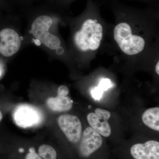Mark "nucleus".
I'll list each match as a JSON object with an SVG mask.
<instances>
[{"label": "nucleus", "instance_id": "1", "mask_svg": "<svg viewBox=\"0 0 159 159\" xmlns=\"http://www.w3.org/2000/svg\"><path fill=\"white\" fill-rule=\"evenodd\" d=\"M20 11L27 23L23 34L25 47L34 45L44 51L51 60L66 58V49L57 31L62 11L46 1Z\"/></svg>", "mask_w": 159, "mask_h": 159}, {"label": "nucleus", "instance_id": "2", "mask_svg": "<svg viewBox=\"0 0 159 159\" xmlns=\"http://www.w3.org/2000/svg\"><path fill=\"white\" fill-rule=\"evenodd\" d=\"M20 21L14 11L0 12V58L7 63L25 47Z\"/></svg>", "mask_w": 159, "mask_h": 159}, {"label": "nucleus", "instance_id": "3", "mask_svg": "<svg viewBox=\"0 0 159 159\" xmlns=\"http://www.w3.org/2000/svg\"><path fill=\"white\" fill-rule=\"evenodd\" d=\"M103 36L102 25L95 19L88 17L83 20L72 36L74 51L85 52L99 48Z\"/></svg>", "mask_w": 159, "mask_h": 159}, {"label": "nucleus", "instance_id": "4", "mask_svg": "<svg viewBox=\"0 0 159 159\" xmlns=\"http://www.w3.org/2000/svg\"><path fill=\"white\" fill-rule=\"evenodd\" d=\"M114 39L121 51L128 55L139 54L144 50L145 41L143 38L133 34L130 25L121 22L115 27Z\"/></svg>", "mask_w": 159, "mask_h": 159}, {"label": "nucleus", "instance_id": "5", "mask_svg": "<svg viewBox=\"0 0 159 159\" xmlns=\"http://www.w3.org/2000/svg\"><path fill=\"white\" fill-rule=\"evenodd\" d=\"M15 123L21 128L34 127L42 123L44 116L37 107L28 104L17 106L12 114Z\"/></svg>", "mask_w": 159, "mask_h": 159}, {"label": "nucleus", "instance_id": "6", "mask_svg": "<svg viewBox=\"0 0 159 159\" xmlns=\"http://www.w3.org/2000/svg\"><path fill=\"white\" fill-rule=\"evenodd\" d=\"M58 125L69 142L78 145L82 134V126L78 117L74 115H61L57 120Z\"/></svg>", "mask_w": 159, "mask_h": 159}, {"label": "nucleus", "instance_id": "7", "mask_svg": "<svg viewBox=\"0 0 159 159\" xmlns=\"http://www.w3.org/2000/svg\"><path fill=\"white\" fill-rule=\"evenodd\" d=\"M128 156L130 159H159V142L149 140L134 144L129 149Z\"/></svg>", "mask_w": 159, "mask_h": 159}, {"label": "nucleus", "instance_id": "8", "mask_svg": "<svg viewBox=\"0 0 159 159\" xmlns=\"http://www.w3.org/2000/svg\"><path fill=\"white\" fill-rule=\"evenodd\" d=\"M111 116V113L109 111L98 108L95 110V112L89 113L87 119L91 128L100 135L108 138L111 133L108 123Z\"/></svg>", "mask_w": 159, "mask_h": 159}, {"label": "nucleus", "instance_id": "9", "mask_svg": "<svg viewBox=\"0 0 159 159\" xmlns=\"http://www.w3.org/2000/svg\"><path fill=\"white\" fill-rule=\"evenodd\" d=\"M48 107L55 112L67 111L73 107V101L67 96L57 95L55 97H50L47 101Z\"/></svg>", "mask_w": 159, "mask_h": 159}, {"label": "nucleus", "instance_id": "10", "mask_svg": "<svg viewBox=\"0 0 159 159\" xmlns=\"http://www.w3.org/2000/svg\"><path fill=\"white\" fill-rule=\"evenodd\" d=\"M142 121L144 124L152 130L159 131V108L152 107L144 111L142 116Z\"/></svg>", "mask_w": 159, "mask_h": 159}, {"label": "nucleus", "instance_id": "11", "mask_svg": "<svg viewBox=\"0 0 159 159\" xmlns=\"http://www.w3.org/2000/svg\"><path fill=\"white\" fill-rule=\"evenodd\" d=\"M38 153L43 159H57V151L54 147L49 145H40L38 149Z\"/></svg>", "mask_w": 159, "mask_h": 159}, {"label": "nucleus", "instance_id": "12", "mask_svg": "<svg viewBox=\"0 0 159 159\" xmlns=\"http://www.w3.org/2000/svg\"><path fill=\"white\" fill-rule=\"evenodd\" d=\"M40 0H10L14 8L18 7L20 10L26 9L35 5V3Z\"/></svg>", "mask_w": 159, "mask_h": 159}, {"label": "nucleus", "instance_id": "13", "mask_svg": "<svg viewBox=\"0 0 159 159\" xmlns=\"http://www.w3.org/2000/svg\"><path fill=\"white\" fill-rule=\"evenodd\" d=\"M74 1L75 0H47L46 2L62 11L63 9L68 8Z\"/></svg>", "mask_w": 159, "mask_h": 159}, {"label": "nucleus", "instance_id": "14", "mask_svg": "<svg viewBox=\"0 0 159 159\" xmlns=\"http://www.w3.org/2000/svg\"><path fill=\"white\" fill-rule=\"evenodd\" d=\"M14 9L10 0H0V12H12Z\"/></svg>", "mask_w": 159, "mask_h": 159}, {"label": "nucleus", "instance_id": "15", "mask_svg": "<svg viewBox=\"0 0 159 159\" xmlns=\"http://www.w3.org/2000/svg\"><path fill=\"white\" fill-rule=\"evenodd\" d=\"M112 85L111 80L108 78H104L101 80L97 87L99 90L103 92L104 91H107L109 89L111 88Z\"/></svg>", "mask_w": 159, "mask_h": 159}, {"label": "nucleus", "instance_id": "16", "mask_svg": "<svg viewBox=\"0 0 159 159\" xmlns=\"http://www.w3.org/2000/svg\"><path fill=\"white\" fill-rule=\"evenodd\" d=\"M103 92L99 90L98 88L95 87L91 91L92 97L96 100H99L102 98Z\"/></svg>", "mask_w": 159, "mask_h": 159}, {"label": "nucleus", "instance_id": "17", "mask_svg": "<svg viewBox=\"0 0 159 159\" xmlns=\"http://www.w3.org/2000/svg\"><path fill=\"white\" fill-rule=\"evenodd\" d=\"M69 93V89L66 86L61 85L58 87L57 89V95L61 96H67Z\"/></svg>", "mask_w": 159, "mask_h": 159}, {"label": "nucleus", "instance_id": "18", "mask_svg": "<svg viewBox=\"0 0 159 159\" xmlns=\"http://www.w3.org/2000/svg\"><path fill=\"white\" fill-rule=\"evenodd\" d=\"M7 63L0 58V79L5 75L6 70Z\"/></svg>", "mask_w": 159, "mask_h": 159}, {"label": "nucleus", "instance_id": "19", "mask_svg": "<svg viewBox=\"0 0 159 159\" xmlns=\"http://www.w3.org/2000/svg\"><path fill=\"white\" fill-rule=\"evenodd\" d=\"M156 72L158 75L159 74V61L157 62L156 66L155 67Z\"/></svg>", "mask_w": 159, "mask_h": 159}, {"label": "nucleus", "instance_id": "20", "mask_svg": "<svg viewBox=\"0 0 159 159\" xmlns=\"http://www.w3.org/2000/svg\"><path fill=\"white\" fill-rule=\"evenodd\" d=\"M3 114L1 111H0V122L2 121V119H3Z\"/></svg>", "mask_w": 159, "mask_h": 159}]
</instances>
